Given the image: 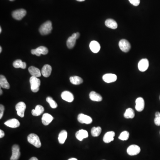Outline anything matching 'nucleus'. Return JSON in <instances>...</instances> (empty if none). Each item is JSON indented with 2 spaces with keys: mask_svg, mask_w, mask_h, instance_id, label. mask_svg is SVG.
<instances>
[{
  "mask_svg": "<svg viewBox=\"0 0 160 160\" xmlns=\"http://www.w3.org/2000/svg\"><path fill=\"white\" fill-rule=\"evenodd\" d=\"M4 136H5V133H4V131L1 129L0 130V138H3Z\"/></svg>",
  "mask_w": 160,
  "mask_h": 160,
  "instance_id": "nucleus-38",
  "label": "nucleus"
},
{
  "mask_svg": "<svg viewBox=\"0 0 160 160\" xmlns=\"http://www.w3.org/2000/svg\"><path fill=\"white\" fill-rule=\"evenodd\" d=\"M119 46L122 51L127 53L131 49V45L128 41L122 39L119 42Z\"/></svg>",
  "mask_w": 160,
  "mask_h": 160,
  "instance_id": "nucleus-6",
  "label": "nucleus"
},
{
  "mask_svg": "<svg viewBox=\"0 0 160 160\" xmlns=\"http://www.w3.org/2000/svg\"><path fill=\"white\" fill-rule=\"evenodd\" d=\"M70 81L71 83L74 85H78L81 84L82 83L83 81L82 79L78 76H73L70 78Z\"/></svg>",
  "mask_w": 160,
  "mask_h": 160,
  "instance_id": "nucleus-28",
  "label": "nucleus"
},
{
  "mask_svg": "<svg viewBox=\"0 0 160 160\" xmlns=\"http://www.w3.org/2000/svg\"><path fill=\"white\" fill-rule=\"evenodd\" d=\"M45 110L44 107L41 105H37L35 110H32V114L34 116H38L43 114Z\"/></svg>",
  "mask_w": 160,
  "mask_h": 160,
  "instance_id": "nucleus-23",
  "label": "nucleus"
},
{
  "mask_svg": "<svg viewBox=\"0 0 160 160\" xmlns=\"http://www.w3.org/2000/svg\"><path fill=\"white\" fill-rule=\"evenodd\" d=\"M78 120L81 123L86 124H90L92 122V118L90 117L83 114H80L78 115Z\"/></svg>",
  "mask_w": 160,
  "mask_h": 160,
  "instance_id": "nucleus-8",
  "label": "nucleus"
},
{
  "mask_svg": "<svg viewBox=\"0 0 160 160\" xmlns=\"http://www.w3.org/2000/svg\"><path fill=\"white\" fill-rule=\"evenodd\" d=\"M0 91H1V93H0V94H1H1H2V90H1H1H0Z\"/></svg>",
  "mask_w": 160,
  "mask_h": 160,
  "instance_id": "nucleus-44",
  "label": "nucleus"
},
{
  "mask_svg": "<svg viewBox=\"0 0 160 160\" xmlns=\"http://www.w3.org/2000/svg\"><path fill=\"white\" fill-rule=\"evenodd\" d=\"M28 71L32 76H33V77L38 78V77L41 76V73L39 69L34 67V66H32L29 67Z\"/></svg>",
  "mask_w": 160,
  "mask_h": 160,
  "instance_id": "nucleus-22",
  "label": "nucleus"
},
{
  "mask_svg": "<svg viewBox=\"0 0 160 160\" xmlns=\"http://www.w3.org/2000/svg\"><path fill=\"white\" fill-rule=\"evenodd\" d=\"M5 124L8 127H10V128H16L20 126V123L17 119L13 118V119L8 120L6 122H5Z\"/></svg>",
  "mask_w": 160,
  "mask_h": 160,
  "instance_id": "nucleus-15",
  "label": "nucleus"
},
{
  "mask_svg": "<svg viewBox=\"0 0 160 160\" xmlns=\"http://www.w3.org/2000/svg\"><path fill=\"white\" fill-rule=\"evenodd\" d=\"M52 24L50 21H48L43 23L39 28V32L42 35H47L52 30Z\"/></svg>",
  "mask_w": 160,
  "mask_h": 160,
  "instance_id": "nucleus-1",
  "label": "nucleus"
},
{
  "mask_svg": "<svg viewBox=\"0 0 160 160\" xmlns=\"http://www.w3.org/2000/svg\"><path fill=\"white\" fill-rule=\"evenodd\" d=\"M154 123L157 126H160V117H155L154 119Z\"/></svg>",
  "mask_w": 160,
  "mask_h": 160,
  "instance_id": "nucleus-36",
  "label": "nucleus"
},
{
  "mask_svg": "<svg viewBox=\"0 0 160 160\" xmlns=\"http://www.w3.org/2000/svg\"><path fill=\"white\" fill-rule=\"evenodd\" d=\"M46 100L47 102L49 103L50 107L53 109H55V108L58 107V105H57V103L50 97H47Z\"/></svg>",
  "mask_w": 160,
  "mask_h": 160,
  "instance_id": "nucleus-33",
  "label": "nucleus"
},
{
  "mask_svg": "<svg viewBox=\"0 0 160 160\" xmlns=\"http://www.w3.org/2000/svg\"><path fill=\"white\" fill-rule=\"evenodd\" d=\"M29 160H38V158L36 157H33L32 158H30Z\"/></svg>",
  "mask_w": 160,
  "mask_h": 160,
  "instance_id": "nucleus-40",
  "label": "nucleus"
},
{
  "mask_svg": "<svg viewBox=\"0 0 160 160\" xmlns=\"http://www.w3.org/2000/svg\"><path fill=\"white\" fill-rule=\"evenodd\" d=\"M80 36V34L79 33L77 32L76 33H73V34L71 36L74 37L76 39H78L79 38Z\"/></svg>",
  "mask_w": 160,
  "mask_h": 160,
  "instance_id": "nucleus-37",
  "label": "nucleus"
},
{
  "mask_svg": "<svg viewBox=\"0 0 160 160\" xmlns=\"http://www.w3.org/2000/svg\"><path fill=\"white\" fill-rule=\"evenodd\" d=\"M90 98L94 102H101L102 100V96L94 91H92L90 93Z\"/></svg>",
  "mask_w": 160,
  "mask_h": 160,
  "instance_id": "nucleus-21",
  "label": "nucleus"
},
{
  "mask_svg": "<svg viewBox=\"0 0 160 160\" xmlns=\"http://www.w3.org/2000/svg\"><path fill=\"white\" fill-rule=\"evenodd\" d=\"M129 134L128 131H124L120 134L118 138L122 141H126L129 138Z\"/></svg>",
  "mask_w": 160,
  "mask_h": 160,
  "instance_id": "nucleus-32",
  "label": "nucleus"
},
{
  "mask_svg": "<svg viewBox=\"0 0 160 160\" xmlns=\"http://www.w3.org/2000/svg\"><path fill=\"white\" fill-rule=\"evenodd\" d=\"M12 154L10 160H18L20 156V147L18 145H14L12 147Z\"/></svg>",
  "mask_w": 160,
  "mask_h": 160,
  "instance_id": "nucleus-9",
  "label": "nucleus"
},
{
  "mask_svg": "<svg viewBox=\"0 0 160 160\" xmlns=\"http://www.w3.org/2000/svg\"><path fill=\"white\" fill-rule=\"evenodd\" d=\"M13 66L15 68H21L25 69L26 67V62H23L21 60H15L13 63Z\"/></svg>",
  "mask_w": 160,
  "mask_h": 160,
  "instance_id": "nucleus-26",
  "label": "nucleus"
},
{
  "mask_svg": "<svg viewBox=\"0 0 160 160\" xmlns=\"http://www.w3.org/2000/svg\"><path fill=\"white\" fill-rule=\"evenodd\" d=\"M9 1H13L14 0H9Z\"/></svg>",
  "mask_w": 160,
  "mask_h": 160,
  "instance_id": "nucleus-46",
  "label": "nucleus"
},
{
  "mask_svg": "<svg viewBox=\"0 0 160 160\" xmlns=\"http://www.w3.org/2000/svg\"><path fill=\"white\" fill-rule=\"evenodd\" d=\"M68 160H78V159L75 158H71L70 159H69Z\"/></svg>",
  "mask_w": 160,
  "mask_h": 160,
  "instance_id": "nucleus-41",
  "label": "nucleus"
},
{
  "mask_svg": "<svg viewBox=\"0 0 160 160\" xmlns=\"http://www.w3.org/2000/svg\"><path fill=\"white\" fill-rule=\"evenodd\" d=\"M0 85L1 87L4 89H9L10 85L5 76L2 75L0 76Z\"/></svg>",
  "mask_w": 160,
  "mask_h": 160,
  "instance_id": "nucleus-25",
  "label": "nucleus"
},
{
  "mask_svg": "<svg viewBox=\"0 0 160 160\" xmlns=\"http://www.w3.org/2000/svg\"><path fill=\"white\" fill-rule=\"evenodd\" d=\"M27 140L29 143L36 147L38 148L41 147V142L40 140L39 137L37 135L34 134H30L28 136Z\"/></svg>",
  "mask_w": 160,
  "mask_h": 160,
  "instance_id": "nucleus-3",
  "label": "nucleus"
},
{
  "mask_svg": "<svg viewBox=\"0 0 160 160\" xmlns=\"http://www.w3.org/2000/svg\"></svg>",
  "mask_w": 160,
  "mask_h": 160,
  "instance_id": "nucleus-47",
  "label": "nucleus"
},
{
  "mask_svg": "<svg viewBox=\"0 0 160 160\" xmlns=\"http://www.w3.org/2000/svg\"><path fill=\"white\" fill-rule=\"evenodd\" d=\"M1 31H2V29H1V27H0V33H1Z\"/></svg>",
  "mask_w": 160,
  "mask_h": 160,
  "instance_id": "nucleus-45",
  "label": "nucleus"
},
{
  "mask_svg": "<svg viewBox=\"0 0 160 160\" xmlns=\"http://www.w3.org/2000/svg\"><path fill=\"white\" fill-rule=\"evenodd\" d=\"M61 97L64 101L68 102H72L74 100V96L73 94L68 91H65L61 93Z\"/></svg>",
  "mask_w": 160,
  "mask_h": 160,
  "instance_id": "nucleus-13",
  "label": "nucleus"
},
{
  "mask_svg": "<svg viewBox=\"0 0 160 160\" xmlns=\"http://www.w3.org/2000/svg\"><path fill=\"white\" fill-rule=\"evenodd\" d=\"M49 52L48 49L46 47L43 46H41L37 49L31 50V53L33 55H36L37 56H40L41 54L46 55Z\"/></svg>",
  "mask_w": 160,
  "mask_h": 160,
  "instance_id": "nucleus-7",
  "label": "nucleus"
},
{
  "mask_svg": "<svg viewBox=\"0 0 160 160\" xmlns=\"http://www.w3.org/2000/svg\"><path fill=\"white\" fill-rule=\"evenodd\" d=\"M135 109L138 112H142L145 108V102L142 97H139L136 100Z\"/></svg>",
  "mask_w": 160,
  "mask_h": 160,
  "instance_id": "nucleus-14",
  "label": "nucleus"
},
{
  "mask_svg": "<svg viewBox=\"0 0 160 160\" xmlns=\"http://www.w3.org/2000/svg\"><path fill=\"white\" fill-rule=\"evenodd\" d=\"M76 138L80 141H82L84 138H87L89 136L88 132L84 129H81L76 132Z\"/></svg>",
  "mask_w": 160,
  "mask_h": 160,
  "instance_id": "nucleus-16",
  "label": "nucleus"
},
{
  "mask_svg": "<svg viewBox=\"0 0 160 160\" xmlns=\"http://www.w3.org/2000/svg\"><path fill=\"white\" fill-rule=\"evenodd\" d=\"M67 132L66 130H63L59 134L58 139L59 142L61 144H63L65 142V140L67 139Z\"/></svg>",
  "mask_w": 160,
  "mask_h": 160,
  "instance_id": "nucleus-27",
  "label": "nucleus"
},
{
  "mask_svg": "<svg viewBox=\"0 0 160 160\" xmlns=\"http://www.w3.org/2000/svg\"><path fill=\"white\" fill-rule=\"evenodd\" d=\"M124 116L127 119H132L135 117V112L132 108H128L125 111Z\"/></svg>",
  "mask_w": 160,
  "mask_h": 160,
  "instance_id": "nucleus-29",
  "label": "nucleus"
},
{
  "mask_svg": "<svg viewBox=\"0 0 160 160\" xmlns=\"http://www.w3.org/2000/svg\"><path fill=\"white\" fill-rule=\"evenodd\" d=\"M4 110H5V107L2 105H0V119H1L3 117Z\"/></svg>",
  "mask_w": 160,
  "mask_h": 160,
  "instance_id": "nucleus-35",
  "label": "nucleus"
},
{
  "mask_svg": "<svg viewBox=\"0 0 160 160\" xmlns=\"http://www.w3.org/2000/svg\"><path fill=\"white\" fill-rule=\"evenodd\" d=\"M26 14V11L24 9L15 10L12 13L13 18L17 20H21Z\"/></svg>",
  "mask_w": 160,
  "mask_h": 160,
  "instance_id": "nucleus-4",
  "label": "nucleus"
},
{
  "mask_svg": "<svg viewBox=\"0 0 160 160\" xmlns=\"http://www.w3.org/2000/svg\"><path fill=\"white\" fill-rule=\"evenodd\" d=\"M52 68L49 65H45L41 70V74L45 78L49 77L51 73Z\"/></svg>",
  "mask_w": 160,
  "mask_h": 160,
  "instance_id": "nucleus-18",
  "label": "nucleus"
},
{
  "mask_svg": "<svg viewBox=\"0 0 160 160\" xmlns=\"http://www.w3.org/2000/svg\"><path fill=\"white\" fill-rule=\"evenodd\" d=\"M115 135V134L114 131H110L107 132L105 134L103 137L104 142L106 143H109L114 140V137Z\"/></svg>",
  "mask_w": 160,
  "mask_h": 160,
  "instance_id": "nucleus-17",
  "label": "nucleus"
},
{
  "mask_svg": "<svg viewBox=\"0 0 160 160\" xmlns=\"http://www.w3.org/2000/svg\"><path fill=\"white\" fill-rule=\"evenodd\" d=\"M90 47L91 50L94 53H97L101 49L100 44L97 41H93L90 42Z\"/></svg>",
  "mask_w": 160,
  "mask_h": 160,
  "instance_id": "nucleus-20",
  "label": "nucleus"
},
{
  "mask_svg": "<svg viewBox=\"0 0 160 160\" xmlns=\"http://www.w3.org/2000/svg\"><path fill=\"white\" fill-rule=\"evenodd\" d=\"M77 1H80V2H81V1H85V0H77Z\"/></svg>",
  "mask_w": 160,
  "mask_h": 160,
  "instance_id": "nucleus-42",
  "label": "nucleus"
},
{
  "mask_svg": "<svg viewBox=\"0 0 160 160\" xmlns=\"http://www.w3.org/2000/svg\"><path fill=\"white\" fill-rule=\"evenodd\" d=\"M1 51H2V48H1V47H0V53H1Z\"/></svg>",
  "mask_w": 160,
  "mask_h": 160,
  "instance_id": "nucleus-43",
  "label": "nucleus"
},
{
  "mask_svg": "<svg viewBox=\"0 0 160 160\" xmlns=\"http://www.w3.org/2000/svg\"><path fill=\"white\" fill-rule=\"evenodd\" d=\"M149 62L147 59H142L140 60L138 64V68L141 72H145L148 69Z\"/></svg>",
  "mask_w": 160,
  "mask_h": 160,
  "instance_id": "nucleus-11",
  "label": "nucleus"
},
{
  "mask_svg": "<svg viewBox=\"0 0 160 160\" xmlns=\"http://www.w3.org/2000/svg\"><path fill=\"white\" fill-rule=\"evenodd\" d=\"M141 149L139 146L136 145H131L128 148L127 152L130 156L137 155L140 153Z\"/></svg>",
  "mask_w": 160,
  "mask_h": 160,
  "instance_id": "nucleus-10",
  "label": "nucleus"
},
{
  "mask_svg": "<svg viewBox=\"0 0 160 160\" xmlns=\"http://www.w3.org/2000/svg\"><path fill=\"white\" fill-rule=\"evenodd\" d=\"M160 117V113L159 112H157L155 113V117Z\"/></svg>",
  "mask_w": 160,
  "mask_h": 160,
  "instance_id": "nucleus-39",
  "label": "nucleus"
},
{
  "mask_svg": "<svg viewBox=\"0 0 160 160\" xmlns=\"http://www.w3.org/2000/svg\"><path fill=\"white\" fill-rule=\"evenodd\" d=\"M31 90L34 92H38L39 90V87L41 85L40 80L36 77L32 76L29 79Z\"/></svg>",
  "mask_w": 160,
  "mask_h": 160,
  "instance_id": "nucleus-2",
  "label": "nucleus"
},
{
  "mask_svg": "<svg viewBox=\"0 0 160 160\" xmlns=\"http://www.w3.org/2000/svg\"><path fill=\"white\" fill-rule=\"evenodd\" d=\"M76 40L77 39L72 36L68 38L66 44H67V47L69 49H71L74 47L75 44H76Z\"/></svg>",
  "mask_w": 160,
  "mask_h": 160,
  "instance_id": "nucleus-31",
  "label": "nucleus"
},
{
  "mask_svg": "<svg viewBox=\"0 0 160 160\" xmlns=\"http://www.w3.org/2000/svg\"><path fill=\"white\" fill-rule=\"evenodd\" d=\"M26 107V104L23 102H20L16 105V110H17V114L19 116L21 117H24Z\"/></svg>",
  "mask_w": 160,
  "mask_h": 160,
  "instance_id": "nucleus-5",
  "label": "nucleus"
},
{
  "mask_svg": "<svg viewBox=\"0 0 160 160\" xmlns=\"http://www.w3.org/2000/svg\"><path fill=\"white\" fill-rule=\"evenodd\" d=\"M102 133V128L100 127H92L91 130L92 135L94 137L99 136Z\"/></svg>",
  "mask_w": 160,
  "mask_h": 160,
  "instance_id": "nucleus-30",
  "label": "nucleus"
},
{
  "mask_svg": "<svg viewBox=\"0 0 160 160\" xmlns=\"http://www.w3.org/2000/svg\"><path fill=\"white\" fill-rule=\"evenodd\" d=\"M130 3L133 6H137L140 4V0H129Z\"/></svg>",
  "mask_w": 160,
  "mask_h": 160,
  "instance_id": "nucleus-34",
  "label": "nucleus"
},
{
  "mask_svg": "<svg viewBox=\"0 0 160 160\" xmlns=\"http://www.w3.org/2000/svg\"><path fill=\"white\" fill-rule=\"evenodd\" d=\"M103 80L108 83L114 82L117 80V76L116 74L113 73H107L105 74L102 77Z\"/></svg>",
  "mask_w": 160,
  "mask_h": 160,
  "instance_id": "nucleus-12",
  "label": "nucleus"
},
{
  "mask_svg": "<svg viewBox=\"0 0 160 160\" xmlns=\"http://www.w3.org/2000/svg\"><path fill=\"white\" fill-rule=\"evenodd\" d=\"M105 25L107 27L111 29H116L117 28V24L116 21L112 19H108L105 21Z\"/></svg>",
  "mask_w": 160,
  "mask_h": 160,
  "instance_id": "nucleus-24",
  "label": "nucleus"
},
{
  "mask_svg": "<svg viewBox=\"0 0 160 160\" xmlns=\"http://www.w3.org/2000/svg\"><path fill=\"white\" fill-rule=\"evenodd\" d=\"M53 119V117L51 115L46 113L42 116L41 121H42V124L44 125H48L51 122Z\"/></svg>",
  "mask_w": 160,
  "mask_h": 160,
  "instance_id": "nucleus-19",
  "label": "nucleus"
}]
</instances>
